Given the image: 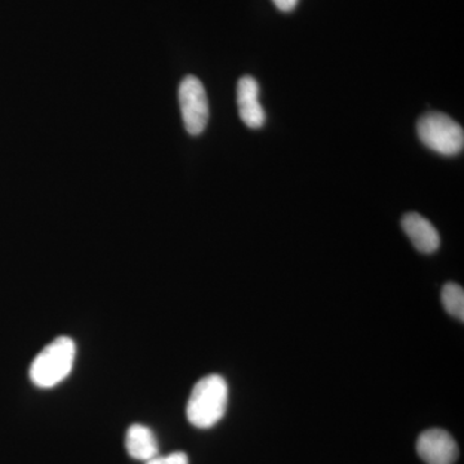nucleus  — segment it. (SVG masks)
Wrapping results in <instances>:
<instances>
[{
  "mask_svg": "<svg viewBox=\"0 0 464 464\" xmlns=\"http://www.w3.org/2000/svg\"><path fill=\"white\" fill-rule=\"evenodd\" d=\"M273 2L274 5L280 9V11L290 12L295 8L298 0H273Z\"/></svg>",
  "mask_w": 464,
  "mask_h": 464,
  "instance_id": "obj_11",
  "label": "nucleus"
},
{
  "mask_svg": "<svg viewBox=\"0 0 464 464\" xmlns=\"http://www.w3.org/2000/svg\"><path fill=\"white\" fill-rule=\"evenodd\" d=\"M228 402V386L225 378L210 374L201 378L188 399L186 415L198 429H210L224 418Z\"/></svg>",
  "mask_w": 464,
  "mask_h": 464,
  "instance_id": "obj_1",
  "label": "nucleus"
},
{
  "mask_svg": "<svg viewBox=\"0 0 464 464\" xmlns=\"http://www.w3.org/2000/svg\"><path fill=\"white\" fill-rule=\"evenodd\" d=\"M442 304L451 316L463 322L464 319V292L456 283L445 284L441 292Z\"/></svg>",
  "mask_w": 464,
  "mask_h": 464,
  "instance_id": "obj_9",
  "label": "nucleus"
},
{
  "mask_svg": "<svg viewBox=\"0 0 464 464\" xmlns=\"http://www.w3.org/2000/svg\"><path fill=\"white\" fill-rule=\"evenodd\" d=\"M418 137L424 146L444 157L462 152L464 130L450 116L442 112H427L418 121Z\"/></svg>",
  "mask_w": 464,
  "mask_h": 464,
  "instance_id": "obj_3",
  "label": "nucleus"
},
{
  "mask_svg": "<svg viewBox=\"0 0 464 464\" xmlns=\"http://www.w3.org/2000/svg\"><path fill=\"white\" fill-rule=\"evenodd\" d=\"M179 99L186 130L191 136H199L209 121V102L206 88L195 76H186L179 84Z\"/></svg>",
  "mask_w": 464,
  "mask_h": 464,
  "instance_id": "obj_4",
  "label": "nucleus"
},
{
  "mask_svg": "<svg viewBox=\"0 0 464 464\" xmlns=\"http://www.w3.org/2000/svg\"><path fill=\"white\" fill-rule=\"evenodd\" d=\"M401 227L411 239L415 249L431 255L440 246V235L435 226L418 213H408L402 217Z\"/></svg>",
  "mask_w": 464,
  "mask_h": 464,
  "instance_id": "obj_7",
  "label": "nucleus"
},
{
  "mask_svg": "<svg viewBox=\"0 0 464 464\" xmlns=\"http://www.w3.org/2000/svg\"><path fill=\"white\" fill-rule=\"evenodd\" d=\"M417 451L427 464H454L459 454L456 440L440 429L424 431L418 439Z\"/></svg>",
  "mask_w": 464,
  "mask_h": 464,
  "instance_id": "obj_5",
  "label": "nucleus"
},
{
  "mask_svg": "<svg viewBox=\"0 0 464 464\" xmlns=\"http://www.w3.org/2000/svg\"><path fill=\"white\" fill-rule=\"evenodd\" d=\"M76 356L75 342L60 337L43 348L30 366V380L39 389H52L72 373Z\"/></svg>",
  "mask_w": 464,
  "mask_h": 464,
  "instance_id": "obj_2",
  "label": "nucleus"
},
{
  "mask_svg": "<svg viewBox=\"0 0 464 464\" xmlns=\"http://www.w3.org/2000/svg\"><path fill=\"white\" fill-rule=\"evenodd\" d=\"M125 448L133 459L149 462L159 454L157 438L149 427L132 424L125 436Z\"/></svg>",
  "mask_w": 464,
  "mask_h": 464,
  "instance_id": "obj_8",
  "label": "nucleus"
},
{
  "mask_svg": "<svg viewBox=\"0 0 464 464\" xmlns=\"http://www.w3.org/2000/svg\"><path fill=\"white\" fill-rule=\"evenodd\" d=\"M237 108L243 123L252 130L264 127L265 110L259 102V84L252 76H243L237 83Z\"/></svg>",
  "mask_w": 464,
  "mask_h": 464,
  "instance_id": "obj_6",
  "label": "nucleus"
},
{
  "mask_svg": "<svg viewBox=\"0 0 464 464\" xmlns=\"http://www.w3.org/2000/svg\"><path fill=\"white\" fill-rule=\"evenodd\" d=\"M146 464H188V457L181 451L177 453L168 454V456H158L150 459Z\"/></svg>",
  "mask_w": 464,
  "mask_h": 464,
  "instance_id": "obj_10",
  "label": "nucleus"
}]
</instances>
